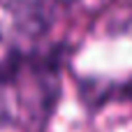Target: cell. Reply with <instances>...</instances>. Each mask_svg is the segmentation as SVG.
I'll use <instances>...</instances> for the list:
<instances>
[{
  "label": "cell",
  "instance_id": "6da1fadb",
  "mask_svg": "<svg viewBox=\"0 0 132 132\" xmlns=\"http://www.w3.org/2000/svg\"><path fill=\"white\" fill-rule=\"evenodd\" d=\"M58 2H65V5H70V2H77V0H58Z\"/></svg>",
  "mask_w": 132,
  "mask_h": 132
}]
</instances>
